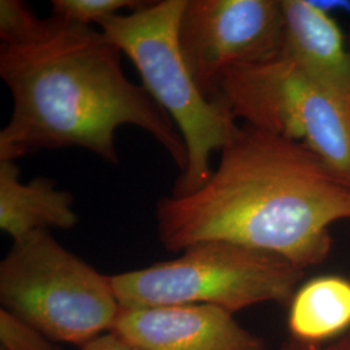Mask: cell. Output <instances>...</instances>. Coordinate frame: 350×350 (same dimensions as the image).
Wrapping results in <instances>:
<instances>
[{
	"label": "cell",
	"instance_id": "obj_1",
	"mask_svg": "<svg viewBox=\"0 0 350 350\" xmlns=\"http://www.w3.org/2000/svg\"><path fill=\"white\" fill-rule=\"evenodd\" d=\"M198 191L157 202L165 250L227 241L276 254L299 269L328 257L329 227L350 219V182L304 144L237 125Z\"/></svg>",
	"mask_w": 350,
	"mask_h": 350
},
{
	"label": "cell",
	"instance_id": "obj_2",
	"mask_svg": "<svg viewBox=\"0 0 350 350\" xmlns=\"http://www.w3.org/2000/svg\"><path fill=\"white\" fill-rule=\"evenodd\" d=\"M50 20L37 43L0 47V77L13 101L11 118L0 131V160L79 147L118 163L116 130L133 125L163 146L183 174L185 140L144 88L126 77L121 51L91 26Z\"/></svg>",
	"mask_w": 350,
	"mask_h": 350
},
{
	"label": "cell",
	"instance_id": "obj_3",
	"mask_svg": "<svg viewBox=\"0 0 350 350\" xmlns=\"http://www.w3.org/2000/svg\"><path fill=\"white\" fill-rule=\"evenodd\" d=\"M186 0L146 3L129 14H114L100 31L137 66L143 88L178 127L188 152L187 169L173 196L202 187L212 176L211 156L231 137L237 120L218 101L208 100L188 70L178 42Z\"/></svg>",
	"mask_w": 350,
	"mask_h": 350
},
{
	"label": "cell",
	"instance_id": "obj_4",
	"mask_svg": "<svg viewBox=\"0 0 350 350\" xmlns=\"http://www.w3.org/2000/svg\"><path fill=\"white\" fill-rule=\"evenodd\" d=\"M305 270L262 250L204 241L179 257L112 275L122 309L212 305L235 314L263 302L289 305Z\"/></svg>",
	"mask_w": 350,
	"mask_h": 350
},
{
	"label": "cell",
	"instance_id": "obj_5",
	"mask_svg": "<svg viewBox=\"0 0 350 350\" xmlns=\"http://www.w3.org/2000/svg\"><path fill=\"white\" fill-rule=\"evenodd\" d=\"M1 309L55 342L82 347L111 332L121 306L112 276L65 250L49 231L13 241L0 263Z\"/></svg>",
	"mask_w": 350,
	"mask_h": 350
},
{
	"label": "cell",
	"instance_id": "obj_6",
	"mask_svg": "<svg viewBox=\"0 0 350 350\" xmlns=\"http://www.w3.org/2000/svg\"><path fill=\"white\" fill-rule=\"evenodd\" d=\"M263 131L304 144L350 182V103L284 55L226 72L214 99Z\"/></svg>",
	"mask_w": 350,
	"mask_h": 350
},
{
	"label": "cell",
	"instance_id": "obj_7",
	"mask_svg": "<svg viewBox=\"0 0 350 350\" xmlns=\"http://www.w3.org/2000/svg\"><path fill=\"white\" fill-rule=\"evenodd\" d=\"M178 42L193 82L214 101L228 69L280 55L282 4L278 0H186Z\"/></svg>",
	"mask_w": 350,
	"mask_h": 350
},
{
	"label": "cell",
	"instance_id": "obj_8",
	"mask_svg": "<svg viewBox=\"0 0 350 350\" xmlns=\"http://www.w3.org/2000/svg\"><path fill=\"white\" fill-rule=\"evenodd\" d=\"M114 335L138 350H265V341L212 305L122 309Z\"/></svg>",
	"mask_w": 350,
	"mask_h": 350
},
{
	"label": "cell",
	"instance_id": "obj_9",
	"mask_svg": "<svg viewBox=\"0 0 350 350\" xmlns=\"http://www.w3.org/2000/svg\"><path fill=\"white\" fill-rule=\"evenodd\" d=\"M282 55L350 103V52L336 21L313 0H280Z\"/></svg>",
	"mask_w": 350,
	"mask_h": 350
},
{
	"label": "cell",
	"instance_id": "obj_10",
	"mask_svg": "<svg viewBox=\"0 0 350 350\" xmlns=\"http://www.w3.org/2000/svg\"><path fill=\"white\" fill-rule=\"evenodd\" d=\"M73 204L72 193L55 180L37 176L23 183L16 161L0 160V228L13 241L34 231L73 228L79 222Z\"/></svg>",
	"mask_w": 350,
	"mask_h": 350
},
{
	"label": "cell",
	"instance_id": "obj_11",
	"mask_svg": "<svg viewBox=\"0 0 350 350\" xmlns=\"http://www.w3.org/2000/svg\"><path fill=\"white\" fill-rule=\"evenodd\" d=\"M291 338L305 344H328L350 331V280L321 275L297 288L288 305Z\"/></svg>",
	"mask_w": 350,
	"mask_h": 350
},
{
	"label": "cell",
	"instance_id": "obj_12",
	"mask_svg": "<svg viewBox=\"0 0 350 350\" xmlns=\"http://www.w3.org/2000/svg\"><path fill=\"white\" fill-rule=\"evenodd\" d=\"M50 18L40 20L20 0L0 1V39L3 46H29L46 36Z\"/></svg>",
	"mask_w": 350,
	"mask_h": 350
},
{
	"label": "cell",
	"instance_id": "obj_13",
	"mask_svg": "<svg viewBox=\"0 0 350 350\" xmlns=\"http://www.w3.org/2000/svg\"><path fill=\"white\" fill-rule=\"evenodd\" d=\"M146 3L135 0H53L52 16L75 25H100L121 10H138Z\"/></svg>",
	"mask_w": 350,
	"mask_h": 350
},
{
	"label": "cell",
	"instance_id": "obj_14",
	"mask_svg": "<svg viewBox=\"0 0 350 350\" xmlns=\"http://www.w3.org/2000/svg\"><path fill=\"white\" fill-rule=\"evenodd\" d=\"M0 342L3 350H62L36 327L4 309H0Z\"/></svg>",
	"mask_w": 350,
	"mask_h": 350
},
{
	"label": "cell",
	"instance_id": "obj_15",
	"mask_svg": "<svg viewBox=\"0 0 350 350\" xmlns=\"http://www.w3.org/2000/svg\"><path fill=\"white\" fill-rule=\"evenodd\" d=\"M278 350H350V331L342 338L328 344H321V345L305 344V342L296 341L293 338H289Z\"/></svg>",
	"mask_w": 350,
	"mask_h": 350
},
{
	"label": "cell",
	"instance_id": "obj_16",
	"mask_svg": "<svg viewBox=\"0 0 350 350\" xmlns=\"http://www.w3.org/2000/svg\"><path fill=\"white\" fill-rule=\"evenodd\" d=\"M81 350H138L130 344H127L122 338H118L113 332L103 334L98 338L90 340Z\"/></svg>",
	"mask_w": 350,
	"mask_h": 350
},
{
	"label": "cell",
	"instance_id": "obj_17",
	"mask_svg": "<svg viewBox=\"0 0 350 350\" xmlns=\"http://www.w3.org/2000/svg\"><path fill=\"white\" fill-rule=\"evenodd\" d=\"M0 350H3V349H0Z\"/></svg>",
	"mask_w": 350,
	"mask_h": 350
}]
</instances>
